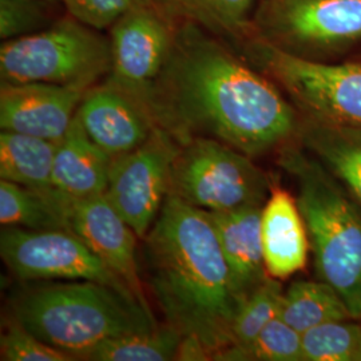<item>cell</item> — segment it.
I'll return each instance as SVG.
<instances>
[{
  "instance_id": "obj_27",
  "label": "cell",
  "mask_w": 361,
  "mask_h": 361,
  "mask_svg": "<svg viewBox=\"0 0 361 361\" xmlns=\"http://www.w3.org/2000/svg\"><path fill=\"white\" fill-rule=\"evenodd\" d=\"M0 359L3 361H75L70 353L54 348L15 319H10L0 337Z\"/></svg>"
},
{
  "instance_id": "obj_14",
  "label": "cell",
  "mask_w": 361,
  "mask_h": 361,
  "mask_svg": "<svg viewBox=\"0 0 361 361\" xmlns=\"http://www.w3.org/2000/svg\"><path fill=\"white\" fill-rule=\"evenodd\" d=\"M273 22L289 39L331 47L361 39V0H276Z\"/></svg>"
},
{
  "instance_id": "obj_9",
  "label": "cell",
  "mask_w": 361,
  "mask_h": 361,
  "mask_svg": "<svg viewBox=\"0 0 361 361\" xmlns=\"http://www.w3.org/2000/svg\"><path fill=\"white\" fill-rule=\"evenodd\" d=\"M180 143L155 126L137 149L111 161L106 198L138 238L153 226L169 194L170 171Z\"/></svg>"
},
{
  "instance_id": "obj_28",
  "label": "cell",
  "mask_w": 361,
  "mask_h": 361,
  "mask_svg": "<svg viewBox=\"0 0 361 361\" xmlns=\"http://www.w3.org/2000/svg\"><path fill=\"white\" fill-rule=\"evenodd\" d=\"M63 3L75 20L94 30L113 26L123 15L145 6L143 0H65Z\"/></svg>"
},
{
  "instance_id": "obj_18",
  "label": "cell",
  "mask_w": 361,
  "mask_h": 361,
  "mask_svg": "<svg viewBox=\"0 0 361 361\" xmlns=\"http://www.w3.org/2000/svg\"><path fill=\"white\" fill-rule=\"evenodd\" d=\"M301 137L361 209V130L310 119L301 128Z\"/></svg>"
},
{
  "instance_id": "obj_24",
  "label": "cell",
  "mask_w": 361,
  "mask_h": 361,
  "mask_svg": "<svg viewBox=\"0 0 361 361\" xmlns=\"http://www.w3.org/2000/svg\"><path fill=\"white\" fill-rule=\"evenodd\" d=\"M304 361H361V325L348 320L322 324L302 334Z\"/></svg>"
},
{
  "instance_id": "obj_29",
  "label": "cell",
  "mask_w": 361,
  "mask_h": 361,
  "mask_svg": "<svg viewBox=\"0 0 361 361\" xmlns=\"http://www.w3.org/2000/svg\"><path fill=\"white\" fill-rule=\"evenodd\" d=\"M43 20L37 0H0V37L10 40L30 35Z\"/></svg>"
},
{
  "instance_id": "obj_7",
  "label": "cell",
  "mask_w": 361,
  "mask_h": 361,
  "mask_svg": "<svg viewBox=\"0 0 361 361\" xmlns=\"http://www.w3.org/2000/svg\"><path fill=\"white\" fill-rule=\"evenodd\" d=\"M255 56L312 121L361 130V65H328L261 43Z\"/></svg>"
},
{
  "instance_id": "obj_19",
  "label": "cell",
  "mask_w": 361,
  "mask_h": 361,
  "mask_svg": "<svg viewBox=\"0 0 361 361\" xmlns=\"http://www.w3.org/2000/svg\"><path fill=\"white\" fill-rule=\"evenodd\" d=\"M56 146L49 140L1 130L0 178L32 190L51 188Z\"/></svg>"
},
{
  "instance_id": "obj_22",
  "label": "cell",
  "mask_w": 361,
  "mask_h": 361,
  "mask_svg": "<svg viewBox=\"0 0 361 361\" xmlns=\"http://www.w3.org/2000/svg\"><path fill=\"white\" fill-rule=\"evenodd\" d=\"M1 226H18L35 231H67L65 221L42 192L10 180H0Z\"/></svg>"
},
{
  "instance_id": "obj_3",
  "label": "cell",
  "mask_w": 361,
  "mask_h": 361,
  "mask_svg": "<svg viewBox=\"0 0 361 361\" xmlns=\"http://www.w3.org/2000/svg\"><path fill=\"white\" fill-rule=\"evenodd\" d=\"M13 319L54 348L82 355L119 336L154 331L153 312L113 286L61 281L30 288L15 297Z\"/></svg>"
},
{
  "instance_id": "obj_5",
  "label": "cell",
  "mask_w": 361,
  "mask_h": 361,
  "mask_svg": "<svg viewBox=\"0 0 361 361\" xmlns=\"http://www.w3.org/2000/svg\"><path fill=\"white\" fill-rule=\"evenodd\" d=\"M65 20L38 34L6 40L0 49L3 83L43 82L89 89L111 71V44L92 27Z\"/></svg>"
},
{
  "instance_id": "obj_16",
  "label": "cell",
  "mask_w": 361,
  "mask_h": 361,
  "mask_svg": "<svg viewBox=\"0 0 361 361\" xmlns=\"http://www.w3.org/2000/svg\"><path fill=\"white\" fill-rule=\"evenodd\" d=\"M207 213L217 233L234 283L238 290L247 297L269 277L265 268L261 237L262 207Z\"/></svg>"
},
{
  "instance_id": "obj_10",
  "label": "cell",
  "mask_w": 361,
  "mask_h": 361,
  "mask_svg": "<svg viewBox=\"0 0 361 361\" xmlns=\"http://www.w3.org/2000/svg\"><path fill=\"white\" fill-rule=\"evenodd\" d=\"M63 219L68 232L75 234L129 286L138 302L150 312L135 257L137 234L121 217L106 195L71 198L54 188L38 190Z\"/></svg>"
},
{
  "instance_id": "obj_30",
  "label": "cell",
  "mask_w": 361,
  "mask_h": 361,
  "mask_svg": "<svg viewBox=\"0 0 361 361\" xmlns=\"http://www.w3.org/2000/svg\"><path fill=\"white\" fill-rule=\"evenodd\" d=\"M176 360L178 361H207L212 360V355L207 347L194 336H182L180 345L176 353Z\"/></svg>"
},
{
  "instance_id": "obj_12",
  "label": "cell",
  "mask_w": 361,
  "mask_h": 361,
  "mask_svg": "<svg viewBox=\"0 0 361 361\" xmlns=\"http://www.w3.org/2000/svg\"><path fill=\"white\" fill-rule=\"evenodd\" d=\"M87 91L43 82L1 83L0 128L59 142Z\"/></svg>"
},
{
  "instance_id": "obj_4",
  "label": "cell",
  "mask_w": 361,
  "mask_h": 361,
  "mask_svg": "<svg viewBox=\"0 0 361 361\" xmlns=\"http://www.w3.org/2000/svg\"><path fill=\"white\" fill-rule=\"evenodd\" d=\"M280 165L297 185L314 268L343 297L353 320L361 319V209L319 159L281 150Z\"/></svg>"
},
{
  "instance_id": "obj_17",
  "label": "cell",
  "mask_w": 361,
  "mask_h": 361,
  "mask_svg": "<svg viewBox=\"0 0 361 361\" xmlns=\"http://www.w3.org/2000/svg\"><path fill=\"white\" fill-rule=\"evenodd\" d=\"M113 158L94 142L75 114L65 137L58 142L51 186L71 198L104 195Z\"/></svg>"
},
{
  "instance_id": "obj_20",
  "label": "cell",
  "mask_w": 361,
  "mask_h": 361,
  "mask_svg": "<svg viewBox=\"0 0 361 361\" xmlns=\"http://www.w3.org/2000/svg\"><path fill=\"white\" fill-rule=\"evenodd\" d=\"M279 317L301 335L322 324L352 319L343 297L323 280L290 285L283 295Z\"/></svg>"
},
{
  "instance_id": "obj_26",
  "label": "cell",
  "mask_w": 361,
  "mask_h": 361,
  "mask_svg": "<svg viewBox=\"0 0 361 361\" xmlns=\"http://www.w3.org/2000/svg\"><path fill=\"white\" fill-rule=\"evenodd\" d=\"M180 11L209 28L238 32L247 23L253 0H170Z\"/></svg>"
},
{
  "instance_id": "obj_6",
  "label": "cell",
  "mask_w": 361,
  "mask_h": 361,
  "mask_svg": "<svg viewBox=\"0 0 361 361\" xmlns=\"http://www.w3.org/2000/svg\"><path fill=\"white\" fill-rule=\"evenodd\" d=\"M271 183L268 176L226 143L193 138L180 145L169 180V194L207 212L264 207Z\"/></svg>"
},
{
  "instance_id": "obj_31",
  "label": "cell",
  "mask_w": 361,
  "mask_h": 361,
  "mask_svg": "<svg viewBox=\"0 0 361 361\" xmlns=\"http://www.w3.org/2000/svg\"><path fill=\"white\" fill-rule=\"evenodd\" d=\"M50 1H65V0H50Z\"/></svg>"
},
{
  "instance_id": "obj_2",
  "label": "cell",
  "mask_w": 361,
  "mask_h": 361,
  "mask_svg": "<svg viewBox=\"0 0 361 361\" xmlns=\"http://www.w3.org/2000/svg\"><path fill=\"white\" fill-rule=\"evenodd\" d=\"M149 286L168 324L213 356L232 344L246 297L238 290L207 210L168 195L143 238Z\"/></svg>"
},
{
  "instance_id": "obj_11",
  "label": "cell",
  "mask_w": 361,
  "mask_h": 361,
  "mask_svg": "<svg viewBox=\"0 0 361 361\" xmlns=\"http://www.w3.org/2000/svg\"><path fill=\"white\" fill-rule=\"evenodd\" d=\"M110 44L113 77L109 83L147 110L150 92L173 52L168 26L142 6L116 20Z\"/></svg>"
},
{
  "instance_id": "obj_8",
  "label": "cell",
  "mask_w": 361,
  "mask_h": 361,
  "mask_svg": "<svg viewBox=\"0 0 361 361\" xmlns=\"http://www.w3.org/2000/svg\"><path fill=\"white\" fill-rule=\"evenodd\" d=\"M0 255L6 267L20 280L95 281L137 300L129 286L68 231L3 226Z\"/></svg>"
},
{
  "instance_id": "obj_15",
  "label": "cell",
  "mask_w": 361,
  "mask_h": 361,
  "mask_svg": "<svg viewBox=\"0 0 361 361\" xmlns=\"http://www.w3.org/2000/svg\"><path fill=\"white\" fill-rule=\"evenodd\" d=\"M261 237L271 277L283 281L305 268L310 247L308 231L297 198L286 189L271 185L261 213Z\"/></svg>"
},
{
  "instance_id": "obj_23",
  "label": "cell",
  "mask_w": 361,
  "mask_h": 361,
  "mask_svg": "<svg viewBox=\"0 0 361 361\" xmlns=\"http://www.w3.org/2000/svg\"><path fill=\"white\" fill-rule=\"evenodd\" d=\"M212 360L304 361L302 335L277 317L252 341L221 349Z\"/></svg>"
},
{
  "instance_id": "obj_25",
  "label": "cell",
  "mask_w": 361,
  "mask_h": 361,
  "mask_svg": "<svg viewBox=\"0 0 361 361\" xmlns=\"http://www.w3.org/2000/svg\"><path fill=\"white\" fill-rule=\"evenodd\" d=\"M284 295L280 280L268 277L246 297L233 324L232 344L243 345L252 341L274 319L279 317Z\"/></svg>"
},
{
  "instance_id": "obj_13",
  "label": "cell",
  "mask_w": 361,
  "mask_h": 361,
  "mask_svg": "<svg viewBox=\"0 0 361 361\" xmlns=\"http://www.w3.org/2000/svg\"><path fill=\"white\" fill-rule=\"evenodd\" d=\"M77 114L91 140L113 159L141 146L155 128L145 106L111 83L87 91Z\"/></svg>"
},
{
  "instance_id": "obj_1",
  "label": "cell",
  "mask_w": 361,
  "mask_h": 361,
  "mask_svg": "<svg viewBox=\"0 0 361 361\" xmlns=\"http://www.w3.org/2000/svg\"><path fill=\"white\" fill-rule=\"evenodd\" d=\"M147 111L180 145L210 138L249 157L283 146L298 129L276 86L213 42L173 50Z\"/></svg>"
},
{
  "instance_id": "obj_21",
  "label": "cell",
  "mask_w": 361,
  "mask_h": 361,
  "mask_svg": "<svg viewBox=\"0 0 361 361\" xmlns=\"http://www.w3.org/2000/svg\"><path fill=\"white\" fill-rule=\"evenodd\" d=\"M182 335L166 325L154 331L119 336L82 355L80 360L89 361H169L176 360Z\"/></svg>"
}]
</instances>
